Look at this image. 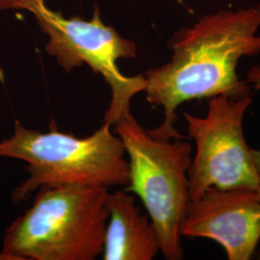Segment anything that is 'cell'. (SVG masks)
I'll return each instance as SVG.
<instances>
[{"mask_svg":"<svg viewBox=\"0 0 260 260\" xmlns=\"http://www.w3.org/2000/svg\"><path fill=\"white\" fill-rule=\"evenodd\" d=\"M252 156H253V160L257 170V175H258V185L254 191L257 199L260 201V150L252 149Z\"/></svg>","mask_w":260,"mask_h":260,"instance_id":"10","label":"cell"},{"mask_svg":"<svg viewBox=\"0 0 260 260\" xmlns=\"http://www.w3.org/2000/svg\"><path fill=\"white\" fill-rule=\"evenodd\" d=\"M260 3L247 8L218 10L192 26L177 31L170 41L171 60L144 74L149 104L162 107V123L149 133L155 138H183L176 128L182 103L219 94L251 93L237 74L244 57L260 55Z\"/></svg>","mask_w":260,"mask_h":260,"instance_id":"1","label":"cell"},{"mask_svg":"<svg viewBox=\"0 0 260 260\" xmlns=\"http://www.w3.org/2000/svg\"><path fill=\"white\" fill-rule=\"evenodd\" d=\"M246 82L255 89H260V65L252 67L247 74Z\"/></svg>","mask_w":260,"mask_h":260,"instance_id":"9","label":"cell"},{"mask_svg":"<svg viewBox=\"0 0 260 260\" xmlns=\"http://www.w3.org/2000/svg\"><path fill=\"white\" fill-rule=\"evenodd\" d=\"M107 188L42 186L6 230L0 259L94 260L103 251Z\"/></svg>","mask_w":260,"mask_h":260,"instance_id":"2","label":"cell"},{"mask_svg":"<svg viewBox=\"0 0 260 260\" xmlns=\"http://www.w3.org/2000/svg\"><path fill=\"white\" fill-rule=\"evenodd\" d=\"M181 235L220 244L230 260L251 259L260 241V201L247 188H208L190 201Z\"/></svg>","mask_w":260,"mask_h":260,"instance_id":"7","label":"cell"},{"mask_svg":"<svg viewBox=\"0 0 260 260\" xmlns=\"http://www.w3.org/2000/svg\"><path fill=\"white\" fill-rule=\"evenodd\" d=\"M251 103V93H223L210 98L205 117L184 113L188 133L196 144L188 172L191 201L211 187L256 189L257 170L243 130Z\"/></svg>","mask_w":260,"mask_h":260,"instance_id":"6","label":"cell"},{"mask_svg":"<svg viewBox=\"0 0 260 260\" xmlns=\"http://www.w3.org/2000/svg\"><path fill=\"white\" fill-rule=\"evenodd\" d=\"M19 0H0V12L9 9H18Z\"/></svg>","mask_w":260,"mask_h":260,"instance_id":"11","label":"cell"},{"mask_svg":"<svg viewBox=\"0 0 260 260\" xmlns=\"http://www.w3.org/2000/svg\"><path fill=\"white\" fill-rule=\"evenodd\" d=\"M114 126L128 160L129 183L124 189L145 205L163 256L182 259L181 224L191 201L188 172L192 146L183 138H155L132 114Z\"/></svg>","mask_w":260,"mask_h":260,"instance_id":"4","label":"cell"},{"mask_svg":"<svg viewBox=\"0 0 260 260\" xmlns=\"http://www.w3.org/2000/svg\"><path fill=\"white\" fill-rule=\"evenodd\" d=\"M259 259H260V256H259Z\"/></svg>","mask_w":260,"mask_h":260,"instance_id":"12","label":"cell"},{"mask_svg":"<svg viewBox=\"0 0 260 260\" xmlns=\"http://www.w3.org/2000/svg\"><path fill=\"white\" fill-rule=\"evenodd\" d=\"M18 9L27 10L35 16L39 26L49 38L47 53L67 73L87 64L95 74L103 75L111 89L103 123L114 126L131 114V101L145 92L147 80L144 75H123L117 61L136 57L137 47L133 41L121 37L115 28L105 25L98 7L91 20L78 17L66 19L61 13L49 9L45 0H19Z\"/></svg>","mask_w":260,"mask_h":260,"instance_id":"5","label":"cell"},{"mask_svg":"<svg viewBox=\"0 0 260 260\" xmlns=\"http://www.w3.org/2000/svg\"><path fill=\"white\" fill-rule=\"evenodd\" d=\"M112 126L103 123L92 135L78 138L57 129H29L19 121L14 134L0 141V157L27 163L29 177L12 192L15 204L29 199L42 186L79 185L107 188L129 183L123 143Z\"/></svg>","mask_w":260,"mask_h":260,"instance_id":"3","label":"cell"},{"mask_svg":"<svg viewBox=\"0 0 260 260\" xmlns=\"http://www.w3.org/2000/svg\"><path fill=\"white\" fill-rule=\"evenodd\" d=\"M109 211L103 245L104 260H151L160 251L157 234L149 216L142 213L135 197L118 190L108 193Z\"/></svg>","mask_w":260,"mask_h":260,"instance_id":"8","label":"cell"}]
</instances>
